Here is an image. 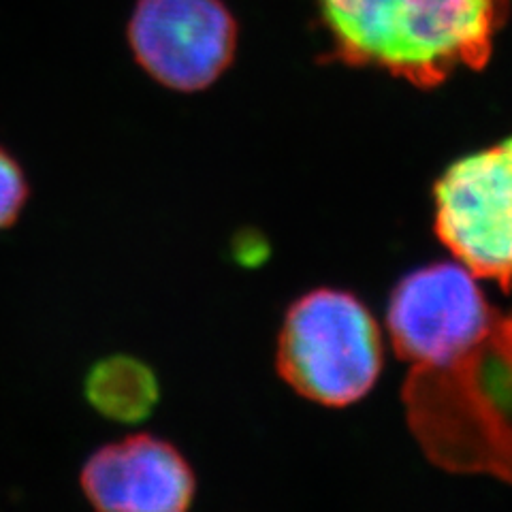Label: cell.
Wrapping results in <instances>:
<instances>
[{
    "label": "cell",
    "instance_id": "obj_1",
    "mask_svg": "<svg viewBox=\"0 0 512 512\" xmlns=\"http://www.w3.org/2000/svg\"><path fill=\"white\" fill-rule=\"evenodd\" d=\"M402 402L410 434L434 466L512 485V301L451 357L412 365Z\"/></svg>",
    "mask_w": 512,
    "mask_h": 512
},
{
    "label": "cell",
    "instance_id": "obj_2",
    "mask_svg": "<svg viewBox=\"0 0 512 512\" xmlns=\"http://www.w3.org/2000/svg\"><path fill=\"white\" fill-rule=\"evenodd\" d=\"M331 58L436 88L459 69H483L510 0H316Z\"/></svg>",
    "mask_w": 512,
    "mask_h": 512
},
{
    "label": "cell",
    "instance_id": "obj_3",
    "mask_svg": "<svg viewBox=\"0 0 512 512\" xmlns=\"http://www.w3.org/2000/svg\"><path fill=\"white\" fill-rule=\"evenodd\" d=\"M382 363L380 327L355 295L318 288L288 308L276 367L297 395L327 408L352 406L376 387Z\"/></svg>",
    "mask_w": 512,
    "mask_h": 512
},
{
    "label": "cell",
    "instance_id": "obj_4",
    "mask_svg": "<svg viewBox=\"0 0 512 512\" xmlns=\"http://www.w3.org/2000/svg\"><path fill=\"white\" fill-rule=\"evenodd\" d=\"M442 246L478 280L512 288V137L457 160L434 188Z\"/></svg>",
    "mask_w": 512,
    "mask_h": 512
},
{
    "label": "cell",
    "instance_id": "obj_5",
    "mask_svg": "<svg viewBox=\"0 0 512 512\" xmlns=\"http://www.w3.org/2000/svg\"><path fill=\"white\" fill-rule=\"evenodd\" d=\"M126 37L139 67L175 92L214 86L237 52V22L222 0H137Z\"/></svg>",
    "mask_w": 512,
    "mask_h": 512
},
{
    "label": "cell",
    "instance_id": "obj_6",
    "mask_svg": "<svg viewBox=\"0 0 512 512\" xmlns=\"http://www.w3.org/2000/svg\"><path fill=\"white\" fill-rule=\"evenodd\" d=\"M495 308L470 269L434 263L395 286L387 327L399 359L410 367L431 365L472 342L489 325Z\"/></svg>",
    "mask_w": 512,
    "mask_h": 512
},
{
    "label": "cell",
    "instance_id": "obj_7",
    "mask_svg": "<svg viewBox=\"0 0 512 512\" xmlns=\"http://www.w3.org/2000/svg\"><path fill=\"white\" fill-rule=\"evenodd\" d=\"M79 485L103 512H184L195 502L197 476L171 442L135 434L101 446L84 463Z\"/></svg>",
    "mask_w": 512,
    "mask_h": 512
},
{
    "label": "cell",
    "instance_id": "obj_8",
    "mask_svg": "<svg viewBox=\"0 0 512 512\" xmlns=\"http://www.w3.org/2000/svg\"><path fill=\"white\" fill-rule=\"evenodd\" d=\"M88 404L109 421H146L160 399V384L148 363L128 355L96 361L84 380Z\"/></svg>",
    "mask_w": 512,
    "mask_h": 512
},
{
    "label": "cell",
    "instance_id": "obj_9",
    "mask_svg": "<svg viewBox=\"0 0 512 512\" xmlns=\"http://www.w3.org/2000/svg\"><path fill=\"white\" fill-rule=\"evenodd\" d=\"M26 201L28 180L24 169L5 148H0V231L18 222Z\"/></svg>",
    "mask_w": 512,
    "mask_h": 512
}]
</instances>
